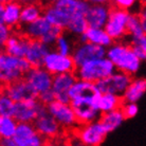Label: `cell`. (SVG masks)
Returning <instances> with one entry per match:
<instances>
[{
	"label": "cell",
	"mask_w": 146,
	"mask_h": 146,
	"mask_svg": "<svg viewBox=\"0 0 146 146\" xmlns=\"http://www.w3.org/2000/svg\"><path fill=\"white\" fill-rule=\"evenodd\" d=\"M108 58L121 72L135 75L140 67V58L132 50L131 44H115L108 51Z\"/></svg>",
	"instance_id": "6da1fadb"
},
{
	"label": "cell",
	"mask_w": 146,
	"mask_h": 146,
	"mask_svg": "<svg viewBox=\"0 0 146 146\" xmlns=\"http://www.w3.org/2000/svg\"><path fill=\"white\" fill-rule=\"evenodd\" d=\"M31 66L25 57H16L0 52V84L4 86L13 80L25 77Z\"/></svg>",
	"instance_id": "7a4b0ae2"
},
{
	"label": "cell",
	"mask_w": 146,
	"mask_h": 146,
	"mask_svg": "<svg viewBox=\"0 0 146 146\" xmlns=\"http://www.w3.org/2000/svg\"><path fill=\"white\" fill-rule=\"evenodd\" d=\"M113 71V64L110 59H92L80 65L77 68L75 75L78 80H85L92 84L110 75Z\"/></svg>",
	"instance_id": "3957f363"
},
{
	"label": "cell",
	"mask_w": 146,
	"mask_h": 146,
	"mask_svg": "<svg viewBox=\"0 0 146 146\" xmlns=\"http://www.w3.org/2000/svg\"><path fill=\"white\" fill-rule=\"evenodd\" d=\"M128 15L127 10L119 9L110 2L108 3V17L105 25V32L114 41H119L125 36L130 35L127 30Z\"/></svg>",
	"instance_id": "277c9868"
},
{
	"label": "cell",
	"mask_w": 146,
	"mask_h": 146,
	"mask_svg": "<svg viewBox=\"0 0 146 146\" xmlns=\"http://www.w3.org/2000/svg\"><path fill=\"white\" fill-rule=\"evenodd\" d=\"M71 135L80 144L83 145L98 146L101 145L106 138L107 131L99 122L96 124H86L80 126H73L70 129Z\"/></svg>",
	"instance_id": "5b68a950"
},
{
	"label": "cell",
	"mask_w": 146,
	"mask_h": 146,
	"mask_svg": "<svg viewBox=\"0 0 146 146\" xmlns=\"http://www.w3.org/2000/svg\"><path fill=\"white\" fill-rule=\"evenodd\" d=\"M44 69H46L52 75L62 72H76L78 66L72 57V55H62L59 53H48L44 60Z\"/></svg>",
	"instance_id": "8992f818"
},
{
	"label": "cell",
	"mask_w": 146,
	"mask_h": 146,
	"mask_svg": "<svg viewBox=\"0 0 146 146\" xmlns=\"http://www.w3.org/2000/svg\"><path fill=\"white\" fill-rule=\"evenodd\" d=\"M12 139L14 140L15 145L20 146H38L49 145L48 140L39 135L34 129L31 123H18Z\"/></svg>",
	"instance_id": "52a82bcc"
},
{
	"label": "cell",
	"mask_w": 146,
	"mask_h": 146,
	"mask_svg": "<svg viewBox=\"0 0 146 146\" xmlns=\"http://www.w3.org/2000/svg\"><path fill=\"white\" fill-rule=\"evenodd\" d=\"M133 80V75L121 72L117 74H110L95 83V86L101 93L120 94L125 91L128 84Z\"/></svg>",
	"instance_id": "ba28073f"
},
{
	"label": "cell",
	"mask_w": 146,
	"mask_h": 146,
	"mask_svg": "<svg viewBox=\"0 0 146 146\" xmlns=\"http://www.w3.org/2000/svg\"><path fill=\"white\" fill-rule=\"evenodd\" d=\"M41 106H44V104L37 99L22 100L15 102L12 119H14L16 123H31L37 117Z\"/></svg>",
	"instance_id": "9c48e42d"
},
{
	"label": "cell",
	"mask_w": 146,
	"mask_h": 146,
	"mask_svg": "<svg viewBox=\"0 0 146 146\" xmlns=\"http://www.w3.org/2000/svg\"><path fill=\"white\" fill-rule=\"evenodd\" d=\"M78 78L75 75V73L71 72H62L57 73L53 75L52 78V91L54 94V99L65 104H69V91L70 87L75 82H77Z\"/></svg>",
	"instance_id": "30bf717a"
},
{
	"label": "cell",
	"mask_w": 146,
	"mask_h": 146,
	"mask_svg": "<svg viewBox=\"0 0 146 146\" xmlns=\"http://www.w3.org/2000/svg\"><path fill=\"white\" fill-rule=\"evenodd\" d=\"M5 95L9 96L14 102H18L22 100L37 99L38 92L34 89L26 77H20L13 80L5 86Z\"/></svg>",
	"instance_id": "8fae6325"
},
{
	"label": "cell",
	"mask_w": 146,
	"mask_h": 146,
	"mask_svg": "<svg viewBox=\"0 0 146 146\" xmlns=\"http://www.w3.org/2000/svg\"><path fill=\"white\" fill-rule=\"evenodd\" d=\"M68 105L72 109L78 126L91 123L98 115L99 108L95 106L93 102H91V101H87V100H70Z\"/></svg>",
	"instance_id": "7c38bea8"
},
{
	"label": "cell",
	"mask_w": 146,
	"mask_h": 146,
	"mask_svg": "<svg viewBox=\"0 0 146 146\" xmlns=\"http://www.w3.org/2000/svg\"><path fill=\"white\" fill-rule=\"evenodd\" d=\"M105 55L104 46L96 44H84L80 40L77 44L72 48V57L74 58L77 66L83 65L84 62L92 59L103 58Z\"/></svg>",
	"instance_id": "4fadbf2b"
},
{
	"label": "cell",
	"mask_w": 146,
	"mask_h": 146,
	"mask_svg": "<svg viewBox=\"0 0 146 146\" xmlns=\"http://www.w3.org/2000/svg\"><path fill=\"white\" fill-rule=\"evenodd\" d=\"M101 92L98 90L95 84L89 83V82H80L77 80L70 87L68 95L70 100H87L93 102L95 106L99 108V100L101 96Z\"/></svg>",
	"instance_id": "5bb4252c"
},
{
	"label": "cell",
	"mask_w": 146,
	"mask_h": 146,
	"mask_svg": "<svg viewBox=\"0 0 146 146\" xmlns=\"http://www.w3.org/2000/svg\"><path fill=\"white\" fill-rule=\"evenodd\" d=\"M47 109L62 127L78 126L74 113L68 104L59 102L57 100H53L47 105Z\"/></svg>",
	"instance_id": "9a60e30c"
},
{
	"label": "cell",
	"mask_w": 146,
	"mask_h": 146,
	"mask_svg": "<svg viewBox=\"0 0 146 146\" xmlns=\"http://www.w3.org/2000/svg\"><path fill=\"white\" fill-rule=\"evenodd\" d=\"M48 44L37 39H29L25 58L31 66V69L42 68L46 55L48 54Z\"/></svg>",
	"instance_id": "2e32d148"
},
{
	"label": "cell",
	"mask_w": 146,
	"mask_h": 146,
	"mask_svg": "<svg viewBox=\"0 0 146 146\" xmlns=\"http://www.w3.org/2000/svg\"><path fill=\"white\" fill-rule=\"evenodd\" d=\"M25 77L29 82V84L38 92V94L40 92H44L46 90L51 89L52 87L53 75L44 68L30 69Z\"/></svg>",
	"instance_id": "e0dca14e"
},
{
	"label": "cell",
	"mask_w": 146,
	"mask_h": 146,
	"mask_svg": "<svg viewBox=\"0 0 146 146\" xmlns=\"http://www.w3.org/2000/svg\"><path fill=\"white\" fill-rule=\"evenodd\" d=\"M53 7L67 16L72 17L74 15L85 16L90 5L85 0H55Z\"/></svg>",
	"instance_id": "ac0fdd59"
},
{
	"label": "cell",
	"mask_w": 146,
	"mask_h": 146,
	"mask_svg": "<svg viewBox=\"0 0 146 146\" xmlns=\"http://www.w3.org/2000/svg\"><path fill=\"white\" fill-rule=\"evenodd\" d=\"M108 17V3L90 5L85 14V19L89 28L101 29Z\"/></svg>",
	"instance_id": "d6986e66"
},
{
	"label": "cell",
	"mask_w": 146,
	"mask_h": 146,
	"mask_svg": "<svg viewBox=\"0 0 146 146\" xmlns=\"http://www.w3.org/2000/svg\"><path fill=\"white\" fill-rule=\"evenodd\" d=\"M80 40L84 44H96L101 46H110L112 42H114V40L105 31L96 29V28H89V27L82 34Z\"/></svg>",
	"instance_id": "ffe728a7"
},
{
	"label": "cell",
	"mask_w": 146,
	"mask_h": 146,
	"mask_svg": "<svg viewBox=\"0 0 146 146\" xmlns=\"http://www.w3.org/2000/svg\"><path fill=\"white\" fill-rule=\"evenodd\" d=\"M22 7L23 5L18 0H10L4 3L3 22H5V26H7L10 30L18 23L19 15Z\"/></svg>",
	"instance_id": "44dd1931"
},
{
	"label": "cell",
	"mask_w": 146,
	"mask_h": 146,
	"mask_svg": "<svg viewBox=\"0 0 146 146\" xmlns=\"http://www.w3.org/2000/svg\"><path fill=\"white\" fill-rule=\"evenodd\" d=\"M123 117L120 109L109 110V111H103L101 113L99 123L102 125L107 132L112 131L117 127H119L121 123L123 122Z\"/></svg>",
	"instance_id": "7402d4cb"
},
{
	"label": "cell",
	"mask_w": 146,
	"mask_h": 146,
	"mask_svg": "<svg viewBox=\"0 0 146 146\" xmlns=\"http://www.w3.org/2000/svg\"><path fill=\"white\" fill-rule=\"evenodd\" d=\"M126 104L123 95H115L112 93H103L101 94L99 100V109L103 111H109V110L121 109Z\"/></svg>",
	"instance_id": "603a6c76"
},
{
	"label": "cell",
	"mask_w": 146,
	"mask_h": 146,
	"mask_svg": "<svg viewBox=\"0 0 146 146\" xmlns=\"http://www.w3.org/2000/svg\"><path fill=\"white\" fill-rule=\"evenodd\" d=\"M146 89L145 78H139V80H132L125 89L124 99L126 103H135L143 95Z\"/></svg>",
	"instance_id": "cb8c5ba5"
},
{
	"label": "cell",
	"mask_w": 146,
	"mask_h": 146,
	"mask_svg": "<svg viewBox=\"0 0 146 146\" xmlns=\"http://www.w3.org/2000/svg\"><path fill=\"white\" fill-rule=\"evenodd\" d=\"M42 7L44 5H42V3L40 1L23 5L21 11H20L18 23H20V25H27V23H29V22L33 21L36 18H38L40 14H42Z\"/></svg>",
	"instance_id": "d4e9b609"
},
{
	"label": "cell",
	"mask_w": 146,
	"mask_h": 146,
	"mask_svg": "<svg viewBox=\"0 0 146 146\" xmlns=\"http://www.w3.org/2000/svg\"><path fill=\"white\" fill-rule=\"evenodd\" d=\"M42 14H44V18L47 19L51 25L62 27V28L66 30L67 23L69 21L70 17L67 16L66 14H64L62 12L58 11L57 9H55L53 7V3L44 7L42 9Z\"/></svg>",
	"instance_id": "484cf974"
},
{
	"label": "cell",
	"mask_w": 146,
	"mask_h": 146,
	"mask_svg": "<svg viewBox=\"0 0 146 146\" xmlns=\"http://www.w3.org/2000/svg\"><path fill=\"white\" fill-rule=\"evenodd\" d=\"M88 25L87 21L85 19V16L83 15H74L72 17H70L69 21L67 23L66 30L74 32V33L83 34L87 30Z\"/></svg>",
	"instance_id": "4316f807"
},
{
	"label": "cell",
	"mask_w": 146,
	"mask_h": 146,
	"mask_svg": "<svg viewBox=\"0 0 146 146\" xmlns=\"http://www.w3.org/2000/svg\"><path fill=\"white\" fill-rule=\"evenodd\" d=\"M16 129V121L10 117H2L0 123V137L12 138Z\"/></svg>",
	"instance_id": "83f0119b"
},
{
	"label": "cell",
	"mask_w": 146,
	"mask_h": 146,
	"mask_svg": "<svg viewBox=\"0 0 146 146\" xmlns=\"http://www.w3.org/2000/svg\"><path fill=\"white\" fill-rule=\"evenodd\" d=\"M64 32H65L64 28L52 25L50 30L40 38L39 41H41V42H44L46 44H51L56 40V38H58L59 36H64Z\"/></svg>",
	"instance_id": "f1b7e54d"
},
{
	"label": "cell",
	"mask_w": 146,
	"mask_h": 146,
	"mask_svg": "<svg viewBox=\"0 0 146 146\" xmlns=\"http://www.w3.org/2000/svg\"><path fill=\"white\" fill-rule=\"evenodd\" d=\"M14 104L15 102L13 100H11L7 95H3L0 99V115L12 117L14 111Z\"/></svg>",
	"instance_id": "f546056e"
},
{
	"label": "cell",
	"mask_w": 146,
	"mask_h": 146,
	"mask_svg": "<svg viewBox=\"0 0 146 146\" xmlns=\"http://www.w3.org/2000/svg\"><path fill=\"white\" fill-rule=\"evenodd\" d=\"M56 49V53H59V54H62V55H68L69 54V51H70V47L69 44H67V41L65 40V38L62 36H59L58 38H56L53 44Z\"/></svg>",
	"instance_id": "4dcf8cb0"
},
{
	"label": "cell",
	"mask_w": 146,
	"mask_h": 146,
	"mask_svg": "<svg viewBox=\"0 0 146 146\" xmlns=\"http://www.w3.org/2000/svg\"><path fill=\"white\" fill-rule=\"evenodd\" d=\"M120 110H121V113H122V117H123V120H128V119L133 117L137 114V112H138V107H137L135 104L130 103L129 105L125 104Z\"/></svg>",
	"instance_id": "1f68e13d"
},
{
	"label": "cell",
	"mask_w": 146,
	"mask_h": 146,
	"mask_svg": "<svg viewBox=\"0 0 146 146\" xmlns=\"http://www.w3.org/2000/svg\"><path fill=\"white\" fill-rule=\"evenodd\" d=\"M10 36V29L3 23H0V52H4V44Z\"/></svg>",
	"instance_id": "d6a6232c"
},
{
	"label": "cell",
	"mask_w": 146,
	"mask_h": 146,
	"mask_svg": "<svg viewBox=\"0 0 146 146\" xmlns=\"http://www.w3.org/2000/svg\"><path fill=\"white\" fill-rule=\"evenodd\" d=\"M110 3L113 4L114 7L122 9V10H127L132 4L135 2V0H110Z\"/></svg>",
	"instance_id": "836d02e7"
},
{
	"label": "cell",
	"mask_w": 146,
	"mask_h": 146,
	"mask_svg": "<svg viewBox=\"0 0 146 146\" xmlns=\"http://www.w3.org/2000/svg\"><path fill=\"white\" fill-rule=\"evenodd\" d=\"M87 2H91L93 4H106L109 3L110 0H85Z\"/></svg>",
	"instance_id": "e575fe53"
},
{
	"label": "cell",
	"mask_w": 146,
	"mask_h": 146,
	"mask_svg": "<svg viewBox=\"0 0 146 146\" xmlns=\"http://www.w3.org/2000/svg\"><path fill=\"white\" fill-rule=\"evenodd\" d=\"M3 14H4V3L0 2V23H3Z\"/></svg>",
	"instance_id": "d590c367"
},
{
	"label": "cell",
	"mask_w": 146,
	"mask_h": 146,
	"mask_svg": "<svg viewBox=\"0 0 146 146\" xmlns=\"http://www.w3.org/2000/svg\"><path fill=\"white\" fill-rule=\"evenodd\" d=\"M18 1L22 4V5H26V4H30V3H33V2L40 1V0H18Z\"/></svg>",
	"instance_id": "8d00e7d4"
},
{
	"label": "cell",
	"mask_w": 146,
	"mask_h": 146,
	"mask_svg": "<svg viewBox=\"0 0 146 146\" xmlns=\"http://www.w3.org/2000/svg\"><path fill=\"white\" fill-rule=\"evenodd\" d=\"M5 95V87H4L3 84H0V99Z\"/></svg>",
	"instance_id": "74e56055"
},
{
	"label": "cell",
	"mask_w": 146,
	"mask_h": 146,
	"mask_svg": "<svg viewBox=\"0 0 146 146\" xmlns=\"http://www.w3.org/2000/svg\"><path fill=\"white\" fill-rule=\"evenodd\" d=\"M7 1H10V0H0V2H2V3H5Z\"/></svg>",
	"instance_id": "f35d334b"
},
{
	"label": "cell",
	"mask_w": 146,
	"mask_h": 146,
	"mask_svg": "<svg viewBox=\"0 0 146 146\" xmlns=\"http://www.w3.org/2000/svg\"><path fill=\"white\" fill-rule=\"evenodd\" d=\"M1 121H2V115H0V123H1Z\"/></svg>",
	"instance_id": "ab89813d"
},
{
	"label": "cell",
	"mask_w": 146,
	"mask_h": 146,
	"mask_svg": "<svg viewBox=\"0 0 146 146\" xmlns=\"http://www.w3.org/2000/svg\"><path fill=\"white\" fill-rule=\"evenodd\" d=\"M0 138H1V137H0Z\"/></svg>",
	"instance_id": "60d3db41"
}]
</instances>
